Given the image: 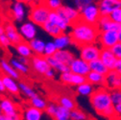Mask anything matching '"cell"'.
Segmentation results:
<instances>
[{"instance_id": "cell-37", "label": "cell", "mask_w": 121, "mask_h": 120, "mask_svg": "<svg viewBox=\"0 0 121 120\" xmlns=\"http://www.w3.org/2000/svg\"><path fill=\"white\" fill-rule=\"evenodd\" d=\"M58 51V48L54 41H47L45 44V49H44V54L43 56L45 57H52L55 55V53Z\"/></svg>"}, {"instance_id": "cell-51", "label": "cell", "mask_w": 121, "mask_h": 120, "mask_svg": "<svg viewBox=\"0 0 121 120\" xmlns=\"http://www.w3.org/2000/svg\"><path fill=\"white\" fill-rule=\"evenodd\" d=\"M114 70H116L118 73L121 74V59L117 60L116 64H115V67H114Z\"/></svg>"}, {"instance_id": "cell-54", "label": "cell", "mask_w": 121, "mask_h": 120, "mask_svg": "<svg viewBox=\"0 0 121 120\" xmlns=\"http://www.w3.org/2000/svg\"><path fill=\"white\" fill-rule=\"evenodd\" d=\"M0 120H10V119H9V117H8V116H6V115H4V114H3V116L1 117V119H0Z\"/></svg>"}, {"instance_id": "cell-44", "label": "cell", "mask_w": 121, "mask_h": 120, "mask_svg": "<svg viewBox=\"0 0 121 120\" xmlns=\"http://www.w3.org/2000/svg\"><path fill=\"white\" fill-rule=\"evenodd\" d=\"M111 50L112 51V53L114 54V56L117 58V60L121 59V41H118L115 45H113Z\"/></svg>"}, {"instance_id": "cell-47", "label": "cell", "mask_w": 121, "mask_h": 120, "mask_svg": "<svg viewBox=\"0 0 121 120\" xmlns=\"http://www.w3.org/2000/svg\"><path fill=\"white\" fill-rule=\"evenodd\" d=\"M114 106V112L116 115V118H120L121 117V104H116L113 105Z\"/></svg>"}, {"instance_id": "cell-14", "label": "cell", "mask_w": 121, "mask_h": 120, "mask_svg": "<svg viewBox=\"0 0 121 120\" xmlns=\"http://www.w3.org/2000/svg\"><path fill=\"white\" fill-rule=\"evenodd\" d=\"M97 27L99 28L100 32L101 31H111V30L118 32L121 29V24L114 22L110 17V16H101L97 23Z\"/></svg>"}, {"instance_id": "cell-19", "label": "cell", "mask_w": 121, "mask_h": 120, "mask_svg": "<svg viewBox=\"0 0 121 120\" xmlns=\"http://www.w3.org/2000/svg\"><path fill=\"white\" fill-rule=\"evenodd\" d=\"M1 76L6 87V91L13 95H18L20 93V88H19V84L17 82V80L5 74L1 75Z\"/></svg>"}, {"instance_id": "cell-33", "label": "cell", "mask_w": 121, "mask_h": 120, "mask_svg": "<svg viewBox=\"0 0 121 120\" xmlns=\"http://www.w3.org/2000/svg\"><path fill=\"white\" fill-rule=\"evenodd\" d=\"M53 118L55 120H71L70 118V111L60 106L58 104V107H57V111L55 115L53 116Z\"/></svg>"}, {"instance_id": "cell-52", "label": "cell", "mask_w": 121, "mask_h": 120, "mask_svg": "<svg viewBox=\"0 0 121 120\" xmlns=\"http://www.w3.org/2000/svg\"><path fill=\"white\" fill-rule=\"evenodd\" d=\"M14 1H19V2H24V3H35V0H14Z\"/></svg>"}, {"instance_id": "cell-23", "label": "cell", "mask_w": 121, "mask_h": 120, "mask_svg": "<svg viewBox=\"0 0 121 120\" xmlns=\"http://www.w3.org/2000/svg\"><path fill=\"white\" fill-rule=\"evenodd\" d=\"M41 28L43 29V31L45 33L48 34L51 37H53V38H56V37H58V36H60V35H62V34L65 33L58 25H56L54 22L50 21L49 19L41 26Z\"/></svg>"}, {"instance_id": "cell-38", "label": "cell", "mask_w": 121, "mask_h": 120, "mask_svg": "<svg viewBox=\"0 0 121 120\" xmlns=\"http://www.w3.org/2000/svg\"><path fill=\"white\" fill-rule=\"evenodd\" d=\"M70 118L71 120H86L87 116L84 111L75 108L74 110L70 111Z\"/></svg>"}, {"instance_id": "cell-7", "label": "cell", "mask_w": 121, "mask_h": 120, "mask_svg": "<svg viewBox=\"0 0 121 120\" xmlns=\"http://www.w3.org/2000/svg\"><path fill=\"white\" fill-rule=\"evenodd\" d=\"M119 41V35L117 31H101L98 37L97 42L102 48L111 49L113 45Z\"/></svg>"}, {"instance_id": "cell-42", "label": "cell", "mask_w": 121, "mask_h": 120, "mask_svg": "<svg viewBox=\"0 0 121 120\" xmlns=\"http://www.w3.org/2000/svg\"><path fill=\"white\" fill-rule=\"evenodd\" d=\"M57 107H58V104H55L54 102H51L47 105L46 109H45V112H46L48 115H50L51 117H53L56 113V111H57Z\"/></svg>"}, {"instance_id": "cell-29", "label": "cell", "mask_w": 121, "mask_h": 120, "mask_svg": "<svg viewBox=\"0 0 121 120\" xmlns=\"http://www.w3.org/2000/svg\"><path fill=\"white\" fill-rule=\"evenodd\" d=\"M95 90V87L92 84L88 83L87 81L82 85L77 86L76 87V92L81 95V96H85V97H89L93 93V91Z\"/></svg>"}, {"instance_id": "cell-30", "label": "cell", "mask_w": 121, "mask_h": 120, "mask_svg": "<svg viewBox=\"0 0 121 120\" xmlns=\"http://www.w3.org/2000/svg\"><path fill=\"white\" fill-rule=\"evenodd\" d=\"M89 66H90V70L94 71V72H98L100 74L103 75H107L109 73V68L104 64V63L101 61V59H96L94 61H91L89 63Z\"/></svg>"}, {"instance_id": "cell-57", "label": "cell", "mask_w": 121, "mask_h": 120, "mask_svg": "<svg viewBox=\"0 0 121 120\" xmlns=\"http://www.w3.org/2000/svg\"><path fill=\"white\" fill-rule=\"evenodd\" d=\"M0 25H1V20H0Z\"/></svg>"}, {"instance_id": "cell-11", "label": "cell", "mask_w": 121, "mask_h": 120, "mask_svg": "<svg viewBox=\"0 0 121 120\" xmlns=\"http://www.w3.org/2000/svg\"><path fill=\"white\" fill-rule=\"evenodd\" d=\"M11 14L14 21L17 22H23L26 14H27V6L24 2L14 1V3L11 7Z\"/></svg>"}, {"instance_id": "cell-49", "label": "cell", "mask_w": 121, "mask_h": 120, "mask_svg": "<svg viewBox=\"0 0 121 120\" xmlns=\"http://www.w3.org/2000/svg\"><path fill=\"white\" fill-rule=\"evenodd\" d=\"M0 92L1 93H5L6 92V87H5V85H4V82H3V79H2L1 75H0Z\"/></svg>"}, {"instance_id": "cell-9", "label": "cell", "mask_w": 121, "mask_h": 120, "mask_svg": "<svg viewBox=\"0 0 121 120\" xmlns=\"http://www.w3.org/2000/svg\"><path fill=\"white\" fill-rule=\"evenodd\" d=\"M18 30L24 40L30 41L31 39L37 38V34H38L37 25L30 20L21 22V24L18 27Z\"/></svg>"}, {"instance_id": "cell-40", "label": "cell", "mask_w": 121, "mask_h": 120, "mask_svg": "<svg viewBox=\"0 0 121 120\" xmlns=\"http://www.w3.org/2000/svg\"><path fill=\"white\" fill-rule=\"evenodd\" d=\"M98 2V0H74V4L79 11L83 10L86 5L91 4V3H96Z\"/></svg>"}, {"instance_id": "cell-35", "label": "cell", "mask_w": 121, "mask_h": 120, "mask_svg": "<svg viewBox=\"0 0 121 120\" xmlns=\"http://www.w3.org/2000/svg\"><path fill=\"white\" fill-rule=\"evenodd\" d=\"M30 105H32L33 107H35L37 109H39L41 111H45L48 103L45 99H43L42 97H40L39 95L37 94L35 97H33L32 99H30Z\"/></svg>"}, {"instance_id": "cell-21", "label": "cell", "mask_w": 121, "mask_h": 120, "mask_svg": "<svg viewBox=\"0 0 121 120\" xmlns=\"http://www.w3.org/2000/svg\"><path fill=\"white\" fill-rule=\"evenodd\" d=\"M14 50L17 51L18 56L26 57L28 59H31L34 56V52L32 51V48L29 44V41L24 40V39H22L19 43L14 45Z\"/></svg>"}, {"instance_id": "cell-48", "label": "cell", "mask_w": 121, "mask_h": 120, "mask_svg": "<svg viewBox=\"0 0 121 120\" xmlns=\"http://www.w3.org/2000/svg\"><path fill=\"white\" fill-rule=\"evenodd\" d=\"M10 120H23V117H22V114L21 112H17L11 116H8Z\"/></svg>"}, {"instance_id": "cell-41", "label": "cell", "mask_w": 121, "mask_h": 120, "mask_svg": "<svg viewBox=\"0 0 121 120\" xmlns=\"http://www.w3.org/2000/svg\"><path fill=\"white\" fill-rule=\"evenodd\" d=\"M111 97L113 105L121 104V88L111 90Z\"/></svg>"}, {"instance_id": "cell-22", "label": "cell", "mask_w": 121, "mask_h": 120, "mask_svg": "<svg viewBox=\"0 0 121 120\" xmlns=\"http://www.w3.org/2000/svg\"><path fill=\"white\" fill-rule=\"evenodd\" d=\"M53 57H54L56 60H58L59 62L63 63V64H67V65H69V64L72 63L73 60L75 59L74 54H73L71 51L67 50V49L58 50V51L55 53V55H54Z\"/></svg>"}, {"instance_id": "cell-2", "label": "cell", "mask_w": 121, "mask_h": 120, "mask_svg": "<svg viewBox=\"0 0 121 120\" xmlns=\"http://www.w3.org/2000/svg\"><path fill=\"white\" fill-rule=\"evenodd\" d=\"M89 102L97 114L111 120L116 118L114 106L111 97V90L106 86L96 87L93 93L89 96Z\"/></svg>"}, {"instance_id": "cell-34", "label": "cell", "mask_w": 121, "mask_h": 120, "mask_svg": "<svg viewBox=\"0 0 121 120\" xmlns=\"http://www.w3.org/2000/svg\"><path fill=\"white\" fill-rule=\"evenodd\" d=\"M10 63L11 64L16 68L20 74H23V75H26L29 73V65L28 64H25L23 63H21L17 58H13L10 60Z\"/></svg>"}, {"instance_id": "cell-13", "label": "cell", "mask_w": 121, "mask_h": 120, "mask_svg": "<svg viewBox=\"0 0 121 120\" xmlns=\"http://www.w3.org/2000/svg\"><path fill=\"white\" fill-rule=\"evenodd\" d=\"M105 86L110 90L121 88V74L116 70H110L106 75V83Z\"/></svg>"}, {"instance_id": "cell-8", "label": "cell", "mask_w": 121, "mask_h": 120, "mask_svg": "<svg viewBox=\"0 0 121 120\" xmlns=\"http://www.w3.org/2000/svg\"><path fill=\"white\" fill-rule=\"evenodd\" d=\"M30 64L32 65L33 69L39 75H43L46 73L50 68V64L47 61V58L43 55H34L30 59Z\"/></svg>"}, {"instance_id": "cell-1", "label": "cell", "mask_w": 121, "mask_h": 120, "mask_svg": "<svg viewBox=\"0 0 121 120\" xmlns=\"http://www.w3.org/2000/svg\"><path fill=\"white\" fill-rule=\"evenodd\" d=\"M99 34L100 30L97 25L86 23L81 19L72 24L69 30L72 43L78 47L89 43H96Z\"/></svg>"}, {"instance_id": "cell-20", "label": "cell", "mask_w": 121, "mask_h": 120, "mask_svg": "<svg viewBox=\"0 0 121 120\" xmlns=\"http://www.w3.org/2000/svg\"><path fill=\"white\" fill-rule=\"evenodd\" d=\"M0 70L2 71L3 74L8 75V76L16 79V80H18L20 78V73L11 64V63L9 61H7L5 59H2L1 61H0Z\"/></svg>"}, {"instance_id": "cell-53", "label": "cell", "mask_w": 121, "mask_h": 120, "mask_svg": "<svg viewBox=\"0 0 121 120\" xmlns=\"http://www.w3.org/2000/svg\"><path fill=\"white\" fill-rule=\"evenodd\" d=\"M3 34H5V28H4V25H0V37H1Z\"/></svg>"}, {"instance_id": "cell-36", "label": "cell", "mask_w": 121, "mask_h": 120, "mask_svg": "<svg viewBox=\"0 0 121 120\" xmlns=\"http://www.w3.org/2000/svg\"><path fill=\"white\" fill-rule=\"evenodd\" d=\"M86 82V77L83 76V75H79V74H75L73 72H71V76H70V86H77L79 85H82L84 83Z\"/></svg>"}, {"instance_id": "cell-10", "label": "cell", "mask_w": 121, "mask_h": 120, "mask_svg": "<svg viewBox=\"0 0 121 120\" xmlns=\"http://www.w3.org/2000/svg\"><path fill=\"white\" fill-rule=\"evenodd\" d=\"M70 67V71L75 73V74H79V75H83L86 76L91 71L90 70V66H89V63L83 60L82 58H75L72 63L69 64Z\"/></svg>"}, {"instance_id": "cell-17", "label": "cell", "mask_w": 121, "mask_h": 120, "mask_svg": "<svg viewBox=\"0 0 121 120\" xmlns=\"http://www.w3.org/2000/svg\"><path fill=\"white\" fill-rule=\"evenodd\" d=\"M0 108L2 110V112L6 116H11L17 112H19L18 108L12 99L9 97H3L0 101Z\"/></svg>"}, {"instance_id": "cell-39", "label": "cell", "mask_w": 121, "mask_h": 120, "mask_svg": "<svg viewBox=\"0 0 121 120\" xmlns=\"http://www.w3.org/2000/svg\"><path fill=\"white\" fill-rule=\"evenodd\" d=\"M42 2L51 11H57L59 8L63 6L62 0H42Z\"/></svg>"}, {"instance_id": "cell-45", "label": "cell", "mask_w": 121, "mask_h": 120, "mask_svg": "<svg viewBox=\"0 0 121 120\" xmlns=\"http://www.w3.org/2000/svg\"><path fill=\"white\" fill-rule=\"evenodd\" d=\"M10 45H12V42L9 39V38L7 37L6 34H3L0 37V46L2 47H9Z\"/></svg>"}, {"instance_id": "cell-27", "label": "cell", "mask_w": 121, "mask_h": 120, "mask_svg": "<svg viewBox=\"0 0 121 120\" xmlns=\"http://www.w3.org/2000/svg\"><path fill=\"white\" fill-rule=\"evenodd\" d=\"M30 46L32 48V51L34 52V55H43L44 54V49H45V42L41 39L35 38L29 41Z\"/></svg>"}, {"instance_id": "cell-31", "label": "cell", "mask_w": 121, "mask_h": 120, "mask_svg": "<svg viewBox=\"0 0 121 120\" xmlns=\"http://www.w3.org/2000/svg\"><path fill=\"white\" fill-rule=\"evenodd\" d=\"M58 104L69 111H72L76 108V102L74 101L72 97L67 95H60L58 98Z\"/></svg>"}, {"instance_id": "cell-50", "label": "cell", "mask_w": 121, "mask_h": 120, "mask_svg": "<svg viewBox=\"0 0 121 120\" xmlns=\"http://www.w3.org/2000/svg\"><path fill=\"white\" fill-rule=\"evenodd\" d=\"M17 59L19 60V61L21 62V63H23V64H30V59H28V58H26V57H22V56H18L17 57Z\"/></svg>"}, {"instance_id": "cell-28", "label": "cell", "mask_w": 121, "mask_h": 120, "mask_svg": "<svg viewBox=\"0 0 121 120\" xmlns=\"http://www.w3.org/2000/svg\"><path fill=\"white\" fill-rule=\"evenodd\" d=\"M46 58H47V61H48L50 66H51L52 68H54V69H55L57 72H59L60 74V73H64V72H68V71H70L69 65L65 64H63V63L59 62L58 60H56L53 56H52V57H46Z\"/></svg>"}, {"instance_id": "cell-5", "label": "cell", "mask_w": 121, "mask_h": 120, "mask_svg": "<svg viewBox=\"0 0 121 120\" xmlns=\"http://www.w3.org/2000/svg\"><path fill=\"white\" fill-rule=\"evenodd\" d=\"M79 55L80 58H82L85 61L90 63L91 61H94L96 59L100 58L102 47L99 45V43H89L86 44L81 47H79Z\"/></svg>"}, {"instance_id": "cell-6", "label": "cell", "mask_w": 121, "mask_h": 120, "mask_svg": "<svg viewBox=\"0 0 121 120\" xmlns=\"http://www.w3.org/2000/svg\"><path fill=\"white\" fill-rule=\"evenodd\" d=\"M57 13L62 17L70 26L81 19V13L76 7L62 6L57 10Z\"/></svg>"}, {"instance_id": "cell-24", "label": "cell", "mask_w": 121, "mask_h": 120, "mask_svg": "<svg viewBox=\"0 0 121 120\" xmlns=\"http://www.w3.org/2000/svg\"><path fill=\"white\" fill-rule=\"evenodd\" d=\"M49 20L52 21V22H54L56 25H58L65 33L66 31H68V30L70 29V27H71V26L57 13V11H51L50 16H49Z\"/></svg>"}, {"instance_id": "cell-18", "label": "cell", "mask_w": 121, "mask_h": 120, "mask_svg": "<svg viewBox=\"0 0 121 120\" xmlns=\"http://www.w3.org/2000/svg\"><path fill=\"white\" fill-rule=\"evenodd\" d=\"M21 114L23 120H42L43 111L30 105V106H27L22 110Z\"/></svg>"}, {"instance_id": "cell-43", "label": "cell", "mask_w": 121, "mask_h": 120, "mask_svg": "<svg viewBox=\"0 0 121 120\" xmlns=\"http://www.w3.org/2000/svg\"><path fill=\"white\" fill-rule=\"evenodd\" d=\"M110 17L116 23L121 24V8L116 9L115 11H113L111 14H110Z\"/></svg>"}, {"instance_id": "cell-32", "label": "cell", "mask_w": 121, "mask_h": 120, "mask_svg": "<svg viewBox=\"0 0 121 120\" xmlns=\"http://www.w3.org/2000/svg\"><path fill=\"white\" fill-rule=\"evenodd\" d=\"M18 84H19L20 92H21L26 98H28L29 100L32 99L33 97H35V96L37 95L36 91L34 90V88H33L31 86H30V85H28L27 83H25V82H19Z\"/></svg>"}, {"instance_id": "cell-26", "label": "cell", "mask_w": 121, "mask_h": 120, "mask_svg": "<svg viewBox=\"0 0 121 120\" xmlns=\"http://www.w3.org/2000/svg\"><path fill=\"white\" fill-rule=\"evenodd\" d=\"M86 81L93 86H105L106 83V75L100 74L98 72L90 71L86 75Z\"/></svg>"}, {"instance_id": "cell-55", "label": "cell", "mask_w": 121, "mask_h": 120, "mask_svg": "<svg viewBox=\"0 0 121 120\" xmlns=\"http://www.w3.org/2000/svg\"><path fill=\"white\" fill-rule=\"evenodd\" d=\"M118 35H119V41H121V29L118 31Z\"/></svg>"}, {"instance_id": "cell-3", "label": "cell", "mask_w": 121, "mask_h": 120, "mask_svg": "<svg viewBox=\"0 0 121 120\" xmlns=\"http://www.w3.org/2000/svg\"><path fill=\"white\" fill-rule=\"evenodd\" d=\"M50 13L51 10L41 1L39 3L32 4V7L28 13V18L30 21L34 22L37 26L41 27L49 19Z\"/></svg>"}, {"instance_id": "cell-46", "label": "cell", "mask_w": 121, "mask_h": 120, "mask_svg": "<svg viewBox=\"0 0 121 120\" xmlns=\"http://www.w3.org/2000/svg\"><path fill=\"white\" fill-rule=\"evenodd\" d=\"M56 70L54 69V68H50L46 73L44 74V77H46L47 79H54L55 78V76H56Z\"/></svg>"}, {"instance_id": "cell-56", "label": "cell", "mask_w": 121, "mask_h": 120, "mask_svg": "<svg viewBox=\"0 0 121 120\" xmlns=\"http://www.w3.org/2000/svg\"><path fill=\"white\" fill-rule=\"evenodd\" d=\"M3 116V112H2V110H1V108H0V119H1V117Z\"/></svg>"}, {"instance_id": "cell-4", "label": "cell", "mask_w": 121, "mask_h": 120, "mask_svg": "<svg viewBox=\"0 0 121 120\" xmlns=\"http://www.w3.org/2000/svg\"><path fill=\"white\" fill-rule=\"evenodd\" d=\"M80 13H81V20L93 25H97L102 16L97 3H91L86 5L83 10L80 11Z\"/></svg>"}, {"instance_id": "cell-15", "label": "cell", "mask_w": 121, "mask_h": 120, "mask_svg": "<svg viewBox=\"0 0 121 120\" xmlns=\"http://www.w3.org/2000/svg\"><path fill=\"white\" fill-rule=\"evenodd\" d=\"M4 28H5V34L11 40L13 45H16V44L19 43L23 39L19 33V30L12 22H6L4 24Z\"/></svg>"}, {"instance_id": "cell-25", "label": "cell", "mask_w": 121, "mask_h": 120, "mask_svg": "<svg viewBox=\"0 0 121 120\" xmlns=\"http://www.w3.org/2000/svg\"><path fill=\"white\" fill-rule=\"evenodd\" d=\"M53 41L55 42L58 50L66 49L70 45V44H72L71 37L69 36V34H66V33H64L62 35H60V36L54 38V40Z\"/></svg>"}, {"instance_id": "cell-12", "label": "cell", "mask_w": 121, "mask_h": 120, "mask_svg": "<svg viewBox=\"0 0 121 120\" xmlns=\"http://www.w3.org/2000/svg\"><path fill=\"white\" fill-rule=\"evenodd\" d=\"M97 4L102 16H110L113 11L121 8V0H98Z\"/></svg>"}, {"instance_id": "cell-16", "label": "cell", "mask_w": 121, "mask_h": 120, "mask_svg": "<svg viewBox=\"0 0 121 120\" xmlns=\"http://www.w3.org/2000/svg\"><path fill=\"white\" fill-rule=\"evenodd\" d=\"M101 61L104 63V64L109 68V70H113L117 62V58L114 56L112 51L109 48H102L101 55H100Z\"/></svg>"}]
</instances>
